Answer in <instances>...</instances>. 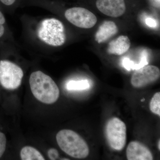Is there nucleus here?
Returning a JSON list of instances; mask_svg holds the SVG:
<instances>
[{
  "instance_id": "1",
  "label": "nucleus",
  "mask_w": 160,
  "mask_h": 160,
  "mask_svg": "<svg viewBox=\"0 0 160 160\" xmlns=\"http://www.w3.org/2000/svg\"><path fill=\"white\" fill-rule=\"evenodd\" d=\"M32 92L40 102L53 104L59 97L60 91L54 81L49 76L41 71L32 72L29 78Z\"/></svg>"
},
{
  "instance_id": "2",
  "label": "nucleus",
  "mask_w": 160,
  "mask_h": 160,
  "mask_svg": "<svg viewBox=\"0 0 160 160\" xmlns=\"http://www.w3.org/2000/svg\"><path fill=\"white\" fill-rule=\"evenodd\" d=\"M56 140L61 149L72 157L85 158L89 155V149L87 143L72 130H61L57 134Z\"/></svg>"
},
{
  "instance_id": "3",
  "label": "nucleus",
  "mask_w": 160,
  "mask_h": 160,
  "mask_svg": "<svg viewBox=\"0 0 160 160\" xmlns=\"http://www.w3.org/2000/svg\"><path fill=\"white\" fill-rule=\"evenodd\" d=\"M38 37L49 46H60L66 41V34L63 23L56 18L43 20L38 26Z\"/></svg>"
},
{
  "instance_id": "4",
  "label": "nucleus",
  "mask_w": 160,
  "mask_h": 160,
  "mask_svg": "<svg viewBox=\"0 0 160 160\" xmlns=\"http://www.w3.org/2000/svg\"><path fill=\"white\" fill-rule=\"evenodd\" d=\"M106 135L108 144L112 149L121 151L126 145V124L119 118L110 119L106 125Z\"/></svg>"
},
{
  "instance_id": "5",
  "label": "nucleus",
  "mask_w": 160,
  "mask_h": 160,
  "mask_svg": "<svg viewBox=\"0 0 160 160\" xmlns=\"http://www.w3.org/2000/svg\"><path fill=\"white\" fill-rule=\"evenodd\" d=\"M22 69L8 60L0 61V84L3 88L13 90L19 87L23 77Z\"/></svg>"
},
{
  "instance_id": "6",
  "label": "nucleus",
  "mask_w": 160,
  "mask_h": 160,
  "mask_svg": "<svg viewBox=\"0 0 160 160\" xmlns=\"http://www.w3.org/2000/svg\"><path fill=\"white\" fill-rule=\"evenodd\" d=\"M66 19L74 26L83 29L92 28L97 22V18L91 12L82 7H73L66 10Z\"/></svg>"
},
{
  "instance_id": "7",
  "label": "nucleus",
  "mask_w": 160,
  "mask_h": 160,
  "mask_svg": "<svg viewBox=\"0 0 160 160\" xmlns=\"http://www.w3.org/2000/svg\"><path fill=\"white\" fill-rule=\"evenodd\" d=\"M160 77V71L158 67L146 66L137 69L132 74L131 83L135 88H142L154 82Z\"/></svg>"
},
{
  "instance_id": "8",
  "label": "nucleus",
  "mask_w": 160,
  "mask_h": 160,
  "mask_svg": "<svg viewBox=\"0 0 160 160\" xmlns=\"http://www.w3.org/2000/svg\"><path fill=\"white\" fill-rule=\"evenodd\" d=\"M96 6L102 13L111 17H119L126 11L125 0H97Z\"/></svg>"
},
{
  "instance_id": "9",
  "label": "nucleus",
  "mask_w": 160,
  "mask_h": 160,
  "mask_svg": "<svg viewBox=\"0 0 160 160\" xmlns=\"http://www.w3.org/2000/svg\"><path fill=\"white\" fill-rule=\"evenodd\" d=\"M126 157L129 160H153V156L149 148L138 141L129 143L126 149Z\"/></svg>"
},
{
  "instance_id": "10",
  "label": "nucleus",
  "mask_w": 160,
  "mask_h": 160,
  "mask_svg": "<svg viewBox=\"0 0 160 160\" xmlns=\"http://www.w3.org/2000/svg\"><path fill=\"white\" fill-rule=\"evenodd\" d=\"M118 29L115 23L112 21H104L99 27L95 34V39L99 44L107 41L116 34Z\"/></svg>"
},
{
  "instance_id": "11",
  "label": "nucleus",
  "mask_w": 160,
  "mask_h": 160,
  "mask_svg": "<svg viewBox=\"0 0 160 160\" xmlns=\"http://www.w3.org/2000/svg\"><path fill=\"white\" fill-rule=\"evenodd\" d=\"M131 42L128 36H120L109 42L107 52L109 54L121 55L129 50Z\"/></svg>"
},
{
  "instance_id": "12",
  "label": "nucleus",
  "mask_w": 160,
  "mask_h": 160,
  "mask_svg": "<svg viewBox=\"0 0 160 160\" xmlns=\"http://www.w3.org/2000/svg\"><path fill=\"white\" fill-rule=\"evenodd\" d=\"M21 157L22 160H44L42 154L33 147L26 146L22 149Z\"/></svg>"
},
{
  "instance_id": "13",
  "label": "nucleus",
  "mask_w": 160,
  "mask_h": 160,
  "mask_svg": "<svg viewBox=\"0 0 160 160\" xmlns=\"http://www.w3.org/2000/svg\"><path fill=\"white\" fill-rule=\"evenodd\" d=\"M90 83L87 80H71L66 84V88L69 91H80L89 89Z\"/></svg>"
},
{
  "instance_id": "14",
  "label": "nucleus",
  "mask_w": 160,
  "mask_h": 160,
  "mask_svg": "<svg viewBox=\"0 0 160 160\" xmlns=\"http://www.w3.org/2000/svg\"><path fill=\"white\" fill-rule=\"evenodd\" d=\"M150 111L160 116V92H157L155 93L149 104Z\"/></svg>"
},
{
  "instance_id": "15",
  "label": "nucleus",
  "mask_w": 160,
  "mask_h": 160,
  "mask_svg": "<svg viewBox=\"0 0 160 160\" xmlns=\"http://www.w3.org/2000/svg\"><path fill=\"white\" fill-rule=\"evenodd\" d=\"M6 19L2 12L0 10V40L5 36L6 33Z\"/></svg>"
},
{
  "instance_id": "16",
  "label": "nucleus",
  "mask_w": 160,
  "mask_h": 160,
  "mask_svg": "<svg viewBox=\"0 0 160 160\" xmlns=\"http://www.w3.org/2000/svg\"><path fill=\"white\" fill-rule=\"evenodd\" d=\"M6 146V135L3 132H0V158L2 156L5 152Z\"/></svg>"
},
{
  "instance_id": "17",
  "label": "nucleus",
  "mask_w": 160,
  "mask_h": 160,
  "mask_svg": "<svg viewBox=\"0 0 160 160\" xmlns=\"http://www.w3.org/2000/svg\"><path fill=\"white\" fill-rule=\"evenodd\" d=\"M48 156L51 160H57L59 158L58 152L56 149L51 148L48 151Z\"/></svg>"
},
{
  "instance_id": "18",
  "label": "nucleus",
  "mask_w": 160,
  "mask_h": 160,
  "mask_svg": "<svg viewBox=\"0 0 160 160\" xmlns=\"http://www.w3.org/2000/svg\"><path fill=\"white\" fill-rule=\"evenodd\" d=\"M123 65L126 69L130 70L131 69H132L134 63L132 61H130L129 59L126 58L123 60Z\"/></svg>"
},
{
  "instance_id": "19",
  "label": "nucleus",
  "mask_w": 160,
  "mask_h": 160,
  "mask_svg": "<svg viewBox=\"0 0 160 160\" xmlns=\"http://www.w3.org/2000/svg\"><path fill=\"white\" fill-rule=\"evenodd\" d=\"M17 0H0V3L3 6L9 7L14 4Z\"/></svg>"
},
{
  "instance_id": "20",
  "label": "nucleus",
  "mask_w": 160,
  "mask_h": 160,
  "mask_svg": "<svg viewBox=\"0 0 160 160\" xmlns=\"http://www.w3.org/2000/svg\"><path fill=\"white\" fill-rule=\"evenodd\" d=\"M146 23L147 26L152 28H155L157 26V22L155 20L151 18L146 19Z\"/></svg>"
},
{
  "instance_id": "21",
  "label": "nucleus",
  "mask_w": 160,
  "mask_h": 160,
  "mask_svg": "<svg viewBox=\"0 0 160 160\" xmlns=\"http://www.w3.org/2000/svg\"><path fill=\"white\" fill-rule=\"evenodd\" d=\"M158 149H159V150H160V140H158Z\"/></svg>"
},
{
  "instance_id": "22",
  "label": "nucleus",
  "mask_w": 160,
  "mask_h": 160,
  "mask_svg": "<svg viewBox=\"0 0 160 160\" xmlns=\"http://www.w3.org/2000/svg\"><path fill=\"white\" fill-rule=\"evenodd\" d=\"M154 1H155V2H156L158 4H159V5L160 0H154Z\"/></svg>"
}]
</instances>
